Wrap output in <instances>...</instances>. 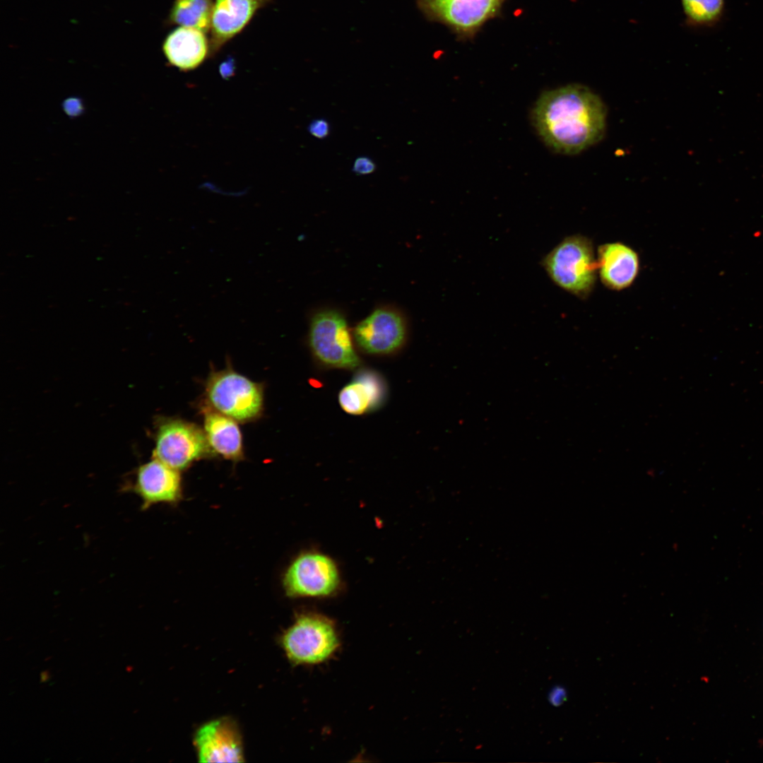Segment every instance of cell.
<instances>
[{
  "label": "cell",
  "instance_id": "15",
  "mask_svg": "<svg viewBox=\"0 0 763 763\" xmlns=\"http://www.w3.org/2000/svg\"><path fill=\"white\" fill-rule=\"evenodd\" d=\"M501 0H425L437 17L458 29L468 30L483 23L497 9Z\"/></svg>",
  "mask_w": 763,
  "mask_h": 763
},
{
  "label": "cell",
  "instance_id": "4",
  "mask_svg": "<svg viewBox=\"0 0 763 763\" xmlns=\"http://www.w3.org/2000/svg\"><path fill=\"white\" fill-rule=\"evenodd\" d=\"M213 456L203 429L196 424L176 418L157 420L153 458L182 471Z\"/></svg>",
  "mask_w": 763,
  "mask_h": 763
},
{
  "label": "cell",
  "instance_id": "5",
  "mask_svg": "<svg viewBox=\"0 0 763 763\" xmlns=\"http://www.w3.org/2000/svg\"><path fill=\"white\" fill-rule=\"evenodd\" d=\"M284 651L294 664H317L328 660L339 646L333 623L315 613L300 615L281 638Z\"/></svg>",
  "mask_w": 763,
  "mask_h": 763
},
{
  "label": "cell",
  "instance_id": "1",
  "mask_svg": "<svg viewBox=\"0 0 763 763\" xmlns=\"http://www.w3.org/2000/svg\"><path fill=\"white\" fill-rule=\"evenodd\" d=\"M606 115L601 97L580 84L545 92L532 114L543 141L565 155L577 154L600 141L605 133Z\"/></svg>",
  "mask_w": 763,
  "mask_h": 763
},
{
  "label": "cell",
  "instance_id": "8",
  "mask_svg": "<svg viewBox=\"0 0 763 763\" xmlns=\"http://www.w3.org/2000/svg\"><path fill=\"white\" fill-rule=\"evenodd\" d=\"M353 336L363 351L386 355L396 351L403 344L406 327L403 318L398 312L380 307L357 324Z\"/></svg>",
  "mask_w": 763,
  "mask_h": 763
},
{
  "label": "cell",
  "instance_id": "16",
  "mask_svg": "<svg viewBox=\"0 0 763 763\" xmlns=\"http://www.w3.org/2000/svg\"><path fill=\"white\" fill-rule=\"evenodd\" d=\"M384 397V384L373 372L358 374L352 382L339 393L338 401L343 410L351 415H361L377 407Z\"/></svg>",
  "mask_w": 763,
  "mask_h": 763
},
{
  "label": "cell",
  "instance_id": "21",
  "mask_svg": "<svg viewBox=\"0 0 763 763\" xmlns=\"http://www.w3.org/2000/svg\"><path fill=\"white\" fill-rule=\"evenodd\" d=\"M567 697V690L560 685L553 687L548 693V699L554 706L562 705Z\"/></svg>",
  "mask_w": 763,
  "mask_h": 763
},
{
  "label": "cell",
  "instance_id": "14",
  "mask_svg": "<svg viewBox=\"0 0 763 763\" xmlns=\"http://www.w3.org/2000/svg\"><path fill=\"white\" fill-rule=\"evenodd\" d=\"M208 46L206 33L180 26L166 37L162 49L171 65L187 71L203 63L208 55Z\"/></svg>",
  "mask_w": 763,
  "mask_h": 763
},
{
  "label": "cell",
  "instance_id": "7",
  "mask_svg": "<svg viewBox=\"0 0 763 763\" xmlns=\"http://www.w3.org/2000/svg\"><path fill=\"white\" fill-rule=\"evenodd\" d=\"M339 584L334 562L328 556L308 552L290 563L283 575V586L289 597H324L332 594Z\"/></svg>",
  "mask_w": 763,
  "mask_h": 763
},
{
  "label": "cell",
  "instance_id": "13",
  "mask_svg": "<svg viewBox=\"0 0 763 763\" xmlns=\"http://www.w3.org/2000/svg\"><path fill=\"white\" fill-rule=\"evenodd\" d=\"M203 430L215 456L232 461L244 458V444L238 422L203 405Z\"/></svg>",
  "mask_w": 763,
  "mask_h": 763
},
{
  "label": "cell",
  "instance_id": "3",
  "mask_svg": "<svg viewBox=\"0 0 763 763\" xmlns=\"http://www.w3.org/2000/svg\"><path fill=\"white\" fill-rule=\"evenodd\" d=\"M264 395L262 384L228 367L209 374L205 384L204 405L244 423L261 417Z\"/></svg>",
  "mask_w": 763,
  "mask_h": 763
},
{
  "label": "cell",
  "instance_id": "9",
  "mask_svg": "<svg viewBox=\"0 0 763 763\" xmlns=\"http://www.w3.org/2000/svg\"><path fill=\"white\" fill-rule=\"evenodd\" d=\"M130 488L142 502V509L154 504L165 503L175 505L183 497L180 471L153 458L139 466Z\"/></svg>",
  "mask_w": 763,
  "mask_h": 763
},
{
  "label": "cell",
  "instance_id": "11",
  "mask_svg": "<svg viewBox=\"0 0 763 763\" xmlns=\"http://www.w3.org/2000/svg\"><path fill=\"white\" fill-rule=\"evenodd\" d=\"M598 273L602 283L612 290L632 285L639 271L638 254L622 242L601 245L597 254Z\"/></svg>",
  "mask_w": 763,
  "mask_h": 763
},
{
  "label": "cell",
  "instance_id": "2",
  "mask_svg": "<svg viewBox=\"0 0 763 763\" xmlns=\"http://www.w3.org/2000/svg\"><path fill=\"white\" fill-rule=\"evenodd\" d=\"M552 281L561 289L580 298L593 291L598 266L592 242L581 235L564 238L542 261Z\"/></svg>",
  "mask_w": 763,
  "mask_h": 763
},
{
  "label": "cell",
  "instance_id": "12",
  "mask_svg": "<svg viewBox=\"0 0 763 763\" xmlns=\"http://www.w3.org/2000/svg\"><path fill=\"white\" fill-rule=\"evenodd\" d=\"M269 0H215L211 25V50H218L238 34Z\"/></svg>",
  "mask_w": 763,
  "mask_h": 763
},
{
  "label": "cell",
  "instance_id": "20",
  "mask_svg": "<svg viewBox=\"0 0 763 763\" xmlns=\"http://www.w3.org/2000/svg\"><path fill=\"white\" fill-rule=\"evenodd\" d=\"M309 134L318 139H324L330 134V124L324 118L313 119L307 128Z\"/></svg>",
  "mask_w": 763,
  "mask_h": 763
},
{
  "label": "cell",
  "instance_id": "17",
  "mask_svg": "<svg viewBox=\"0 0 763 763\" xmlns=\"http://www.w3.org/2000/svg\"><path fill=\"white\" fill-rule=\"evenodd\" d=\"M213 2V0H175L170 20L180 26L207 33L211 30Z\"/></svg>",
  "mask_w": 763,
  "mask_h": 763
},
{
  "label": "cell",
  "instance_id": "10",
  "mask_svg": "<svg viewBox=\"0 0 763 763\" xmlns=\"http://www.w3.org/2000/svg\"><path fill=\"white\" fill-rule=\"evenodd\" d=\"M194 745L201 762H242L241 736L235 723L224 718L210 721L196 733Z\"/></svg>",
  "mask_w": 763,
  "mask_h": 763
},
{
  "label": "cell",
  "instance_id": "22",
  "mask_svg": "<svg viewBox=\"0 0 763 763\" xmlns=\"http://www.w3.org/2000/svg\"><path fill=\"white\" fill-rule=\"evenodd\" d=\"M64 107L67 114L73 116L78 114L82 110L81 103L76 98L67 100V101L64 102Z\"/></svg>",
  "mask_w": 763,
  "mask_h": 763
},
{
  "label": "cell",
  "instance_id": "18",
  "mask_svg": "<svg viewBox=\"0 0 763 763\" xmlns=\"http://www.w3.org/2000/svg\"><path fill=\"white\" fill-rule=\"evenodd\" d=\"M685 21L690 26H713L721 18L724 0H680Z\"/></svg>",
  "mask_w": 763,
  "mask_h": 763
},
{
  "label": "cell",
  "instance_id": "6",
  "mask_svg": "<svg viewBox=\"0 0 763 763\" xmlns=\"http://www.w3.org/2000/svg\"><path fill=\"white\" fill-rule=\"evenodd\" d=\"M309 342L314 356L326 366L352 369L360 364L345 319L338 311L324 309L312 316Z\"/></svg>",
  "mask_w": 763,
  "mask_h": 763
},
{
  "label": "cell",
  "instance_id": "19",
  "mask_svg": "<svg viewBox=\"0 0 763 763\" xmlns=\"http://www.w3.org/2000/svg\"><path fill=\"white\" fill-rule=\"evenodd\" d=\"M377 168L374 160L367 156L357 157L353 163L352 172L357 175H367L372 174Z\"/></svg>",
  "mask_w": 763,
  "mask_h": 763
}]
</instances>
